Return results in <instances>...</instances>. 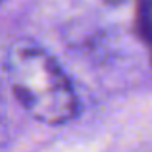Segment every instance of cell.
<instances>
[{
  "mask_svg": "<svg viewBox=\"0 0 152 152\" xmlns=\"http://www.w3.org/2000/svg\"><path fill=\"white\" fill-rule=\"evenodd\" d=\"M12 93L33 119L62 125L77 115L75 89L58 60L33 39H18L6 52Z\"/></svg>",
  "mask_w": 152,
  "mask_h": 152,
  "instance_id": "1",
  "label": "cell"
},
{
  "mask_svg": "<svg viewBox=\"0 0 152 152\" xmlns=\"http://www.w3.org/2000/svg\"><path fill=\"white\" fill-rule=\"evenodd\" d=\"M137 33L142 41L150 35V0H139L137 6Z\"/></svg>",
  "mask_w": 152,
  "mask_h": 152,
  "instance_id": "2",
  "label": "cell"
},
{
  "mask_svg": "<svg viewBox=\"0 0 152 152\" xmlns=\"http://www.w3.org/2000/svg\"><path fill=\"white\" fill-rule=\"evenodd\" d=\"M2 2H4V0H0V4H2Z\"/></svg>",
  "mask_w": 152,
  "mask_h": 152,
  "instance_id": "4",
  "label": "cell"
},
{
  "mask_svg": "<svg viewBox=\"0 0 152 152\" xmlns=\"http://www.w3.org/2000/svg\"><path fill=\"white\" fill-rule=\"evenodd\" d=\"M106 4H110V6H119V4H123L125 0H104Z\"/></svg>",
  "mask_w": 152,
  "mask_h": 152,
  "instance_id": "3",
  "label": "cell"
}]
</instances>
